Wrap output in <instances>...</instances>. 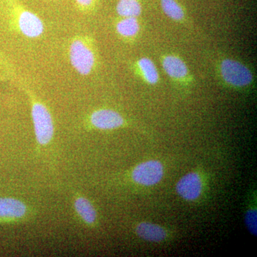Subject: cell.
I'll return each mask as SVG.
<instances>
[{
  "instance_id": "obj_1",
  "label": "cell",
  "mask_w": 257,
  "mask_h": 257,
  "mask_svg": "<svg viewBox=\"0 0 257 257\" xmlns=\"http://www.w3.org/2000/svg\"><path fill=\"white\" fill-rule=\"evenodd\" d=\"M31 114L37 145L46 147L55 134L52 115L45 104L34 97H31Z\"/></svg>"
},
{
  "instance_id": "obj_3",
  "label": "cell",
  "mask_w": 257,
  "mask_h": 257,
  "mask_svg": "<svg viewBox=\"0 0 257 257\" xmlns=\"http://www.w3.org/2000/svg\"><path fill=\"white\" fill-rule=\"evenodd\" d=\"M32 211L28 204L13 197H0V223L19 224L30 219Z\"/></svg>"
},
{
  "instance_id": "obj_14",
  "label": "cell",
  "mask_w": 257,
  "mask_h": 257,
  "mask_svg": "<svg viewBox=\"0 0 257 257\" xmlns=\"http://www.w3.org/2000/svg\"><path fill=\"white\" fill-rule=\"evenodd\" d=\"M138 67L143 78L149 84H155L159 81L158 71L155 64L148 58H143L139 60Z\"/></svg>"
},
{
  "instance_id": "obj_6",
  "label": "cell",
  "mask_w": 257,
  "mask_h": 257,
  "mask_svg": "<svg viewBox=\"0 0 257 257\" xmlns=\"http://www.w3.org/2000/svg\"><path fill=\"white\" fill-rule=\"evenodd\" d=\"M89 123L92 127L100 130H111L121 127L125 120L117 111L101 109L93 111L89 116Z\"/></svg>"
},
{
  "instance_id": "obj_16",
  "label": "cell",
  "mask_w": 257,
  "mask_h": 257,
  "mask_svg": "<svg viewBox=\"0 0 257 257\" xmlns=\"http://www.w3.org/2000/svg\"><path fill=\"white\" fill-rule=\"evenodd\" d=\"M256 208L251 207L246 211L245 216V222L248 231L251 234L256 236Z\"/></svg>"
},
{
  "instance_id": "obj_4",
  "label": "cell",
  "mask_w": 257,
  "mask_h": 257,
  "mask_svg": "<svg viewBox=\"0 0 257 257\" xmlns=\"http://www.w3.org/2000/svg\"><path fill=\"white\" fill-rule=\"evenodd\" d=\"M220 73L225 82L233 87H246L253 80L252 74L246 66L229 59L221 62Z\"/></svg>"
},
{
  "instance_id": "obj_10",
  "label": "cell",
  "mask_w": 257,
  "mask_h": 257,
  "mask_svg": "<svg viewBox=\"0 0 257 257\" xmlns=\"http://www.w3.org/2000/svg\"><path fill=\"white\" fill-rule=\"evenodd\" d=\"M137 234L142 239L152 242H160L167 237V231L160 225L141 222L137 226Z\"/></svg>"
},
{
  "instance_id": "obj_13",
  "label": "cell",
  "mask_w": 257,
  "mask_h": 257,
  "mask_svg": "<svg viewBox=\"0 0 257 257\" xmlns=\"http://www.w3.org/2000/svg\"><path fill=\"white\" fill-rule=\"evenodd\" d=\"M116 31L121 36L133 37L140 31V23L137 18H123L116 24Z\"/></svg>"
},
{
  "instance_id": "obj_2",
  "label": "cell",
  "mask_w": 257,
  "mask_h": 257,
  "mask_svg": "<svg viewBox=\"0 0 257 257\" xmlns=\"http://www.w3.org/2000/svg\"><path fill=\"white\" fill-rule=\"evenodd\" d=\"M69 57L74 68L82 75L90 74L94 68L95 55L90 45L82 38L75 39L71 44Z\"/></svg>"
},
{
  "instance_id": "obj_15",
  "label": "cell",
  "mask_w": 257,
  "mask_h": 257,
  "mask_svg": "<svg viewBox=\"0 0 257 257\" xmlns=\"http://www.w3.org/2000/svg\"><path fill=\"white\" fill-rule=\"evenodd\" d=\"M161 6L164 13L172 20L181 21L184 18L183 8L177 0H161Z\"/></svg>"
},
{
  "instance_id": "obj_11",
  "label": "cell",
  "mask_w": 257,
  "mask_h": 257,
  "mask_svg": "<svg viewBox=\"0 0 257 257\" xmlns=\"http://www.w3.org/2000/svg\"><path fill=\"white\" fill-rule=\"evenodd\" d=\"M165 72L172 78L183 79L188 75V68L184 61L174 55L166 56L162 62Z\"/></svg>"
},
{
  "instance_id": "obj_12",
  "label": "cell",
  "mask_w": 257,
  "mask_h": 257,
  "mask_svg": "<svg viewBox=\"0 0 257 257\" xmlns=\"http://www.w3.org/2000/svg\"><path fill=\"white\" fill-rule=\"evenodd\" d=\"M116 12L122 18H138L142 13L140 0H119Z\"/></svg>"
},
{
  "instance_id": "obj_8",
  "label": "cell",
  "mask_w": 257,
  "mask_h": 257,
  "mask_svg": "<svg viewBox=\"0 0 257 257\" xmlns=\"http://www.w3.org/2000/svg\"><path fill=\"white\" fill-rule=\"evenodd\" d=\"M74 211L82 223L93 226L97 221V211L94 204L82 194H77L74 198Z\"/></svg>"
},
{
  "instance_id": "obj_7",
  "label": "cell",
  "mask_w": 257,
  "mask_h": 257,
  "mask_svg": "<svg viewBox=\"0 0 257 257\" xmlns=\"http://www.w3.org/2000/svg\"><path fill=\"white\" fill-rule=\"evenodd\" d=\"M202 181L196 172L184 175L177 184V192L185 200L194 201L198 199L202 192Z\"/></svg>"
},
{
  "instance_id": "obj_9",
  "label": "cell",
  "mask_w": 257,
  "mask_h": 257,
  "mask_svg": "<svg viewBox=\"0 0 257 257\" xmlns=\"http://www.w3.org/2000/svg\"><path fill=\"white\" fill-rule=\"evenodd\" d=\"M18 25L23 35L31 38L40 36L44 32V25L41 20L29 11H23L20 15Z\"/></svg>"
},
{
  "instance_id": "obj_17",
  "label": "cell",
  "mask_w": 257,
  "mask_h": 257,
  "mask_svg": "<svg viewBox=\"0 0 257 257\" xmlns=\"http://www.w3.org/2000/svg\"><path fill=\"white\" fill-rule=\"evenodd\" d=\"M77 4L80 5L81 7H83V8H88V7H90L91 5L93 4V2L94 0H76Z\"/></svg>"
},
{
  "instance_id": "obj_5",
  "label": "cell",
  "mask_w": 257,
  "mask_h": 257,
  "mask_svg": "<svg viewBox=\"0 0 257 257\" xmlns=\"http://www.w3.org/2000/svg\"><path fill=\"white\" fill-rule=\"evenodd\" d=\"M164 176V167L157 160H150L140 164L132 172L134 182L140 185H155L162 180Z\"/></svg>"
}]
</instances>
